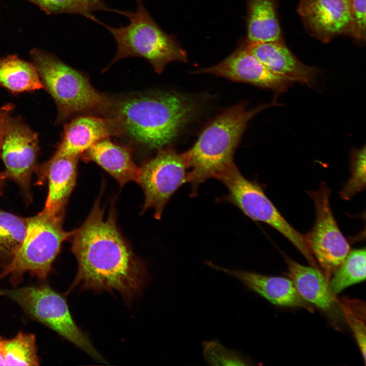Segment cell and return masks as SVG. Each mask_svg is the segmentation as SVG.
Listing matches in <instances>:
<instances>
[{
    "label": "cell",
    "mask_w": 366,
    "mask_h": 366,
    "mask_svg": "<svg viewBox=\"0 0 366 366\" xmlns=\"http://www.w3.org/2000/svg\"><path fill=\"white\" fill-rule=\"evenodd\" d=\"M72 237V251L78 264L74 285L116 291L127 301L142 289L146 281L145 269L121 236L113 211L105 219L97 200Z\"/></svg>",
    "instance_id": "6da1fadb"
},
{
    "label": "cell",
    "mask_w": 366,
    "mask_h": 366,
    "mask_svg": "<svg viewBox=\"0 0 366 366\" xmlns=\"http://www.w3.org/2000/svg\"><path fill=\"white\" fill-rule=\"evenodd\" d=\"M197 110L191 98L175 93L142 95L113 100L108 116L123 133L149 148L172 142Z\"/></svg>",
    "instance_id": "7a4b0ae2"
},
{
    "label": "cell",
    "mask_w": 366,
    "mask_h": 366,
    "mask_svg": "<svg viewBox=\"0 0 366 366\" xmlns=\"http://www.w3.org/2000/svg\"><path fill=\"white\" fill-rule=\"evenodd\" d=\"M277 100L248 110L238 103L218 115L200 134L187 151L190 163L189 182L191 196L197 195L199 186L235 164L234 153L250 120L261 111L279 105Z\"/></svg>",
    "instance_id": "3957f363"
},
{
    "label": "cell",
    "mask_w": 366,
    "mask_h": 366,
    "mask_svg": "<svg viewBox=\"0 0 366 366\" xmlns=\"http://www.w3.org/2000/svg\"><path fill=\"white\" fill-rule=\"evenodd\" d=\"M31 54L43 88L56 103V124L80 114L108 116L113 100L96 89L84 75L52 55L37 50Z\"/></svg>",
    "instance_id": "277c9868"
},
{
    "label": "cell",
    "mask_w": 366,
    "mask_h": 366,
    "mask_svg": "<svg viewBox=\"0 0 366 366\" xmlns=\"http://www.w3.org/2000/svg\"><path fill=\"white\" fill-rule=\"evenodd\" d=\"M135 12L115 10L127 17L126 26L113 27L98 20L115 40L117 48L110 65L128 57H141L148 61L158 73L173 62H186V52L174 38L165 33L156 23L145 8L142 0H136Z\"/></svg>",
    "instance_id": "5b68a950"
},
{
    "label": "cell",
    "mask_w": 366,
    "mask_h": 366,
    "mask_svg": "<svg viewBox=\"0 0 366 366\" xmlns=\"http://www.w3.org/2000/svg\"><path fill=\"white\" fill-rule=\"evenodd\" d=\"M63 217L43 209L37 215L27 218L22 244L12 261L3 268L0 280L8 276L12 278L20 277L25 272L41 280L46 279L62 243L74 233V230H64Z\"/></svg>",
    "instance_id": "8992f818"
},
{
    "label": "cell",
    "mask_w": 366,
    "mask_h": 366,
    "mask_svg": "<svg viewBox=\"0 0 366 366\" xmlns=\"http://www.w3.org/2000/svg\"><path fill=\"white\" fill-rule=\"evenodd\" d=\"M216 179L227 189L228 194L225 200L234 204L253 220L265 223L274 228L296 247L311 266L319 268L308 246L306 234L297 231L286 221L257 182L243 176L235 164Z\"/></svg>",
    "instance_id": "52a82bcc"
},
{
    "label": "cell",
    "mask_w": 366,
    "mask_h": 366,
    "mask_svg": "<svg viewBox=\"0 0 366 366\" xmlns=\"http://www.w3.org/2000/svg\"><path fill=\"white\" fill-rule=\"evenodd\" d=\"M0 295L16 302L34 318L56 331L96 360L104 361L88 338L75 324L66 300L50 287L43 285L2 290Z\"/></svg>",
    "instance_id": "ba28073f"
},
{
    "label": "cell",
    "mask_w": 366,
    "mask_h": 366,
    "mask_svg": "<svg viewBox=\"0 0 366 366\" xmlns=\"http://www.w3.org/2000/svg\"><path fill=\"white\" fill-rule=\"evenodd\" d=\"M189 158L187 151L179 153L171 147L159 149L156 156L140 168L138 183L145 194L144 210L152 208L160 219L174 193L189 182Z\"/></svg>",
    "instance_id": "9c48e42d"
},
{
    "label": "cell",
    "mask_w": 366,
    "mask_h": 366,
    "mask_svg": "<svg viewBox=\"0 0 366 366\" xmlns=\"http://www.w3.org/2000/svg\"><path fill=\"white\" fill-rule=\"evenodd\" d=\"M316 209L312 230L306 234L312 255L328 280L350 252V246L341 232L330 204V190L322 182L317 190L308 191Z\"/></svg>",
    "instance_id": "30bf717a"
},
{
    "label": "cell",
    "mask_w": 366,
    "mask_h": 366,
    "mask_svg": "<svg viewBox=\"0 0 366 366\" xmlns=\"http://www.w3.org/2000/svg\"><path fill=\"white\" fill-rule=\"evenodd\" d=\"M38 136L20 117H11L2 145L1 158L7 178L15 181L29 202L31 177L37 166Z\"/></svg>",
    "instance_id": "8fae6325"
},
{
    "label": "cell",
    "mask_w": 366,
    "mask_h": 366,
    "mask_svg": "<svg viewBox=\"0 0 366 366\" xmlns=\"http://www.w3.org/2000/svg\"><path fill=\"white\" fill-rule=\"evenodd\" d=\"M297 11L308 32L322 42L353 36L350 0H300Z\"/></svg>",
    "instance_id": "7c38bea8"
},
{
    "label": "cell",
    "mask_w": 366,
    "mask_h": 366,
    "mask_svg": "<svg viewBox=\"0 0 366 366\" xmlns=\"http://www.w3.org/2000/svg\"><path fill=\"white\" fill-rule=\"evenodd\" d=\"M195 73L248 83L277 93L286 92L291 84L269 71L243 45L219 64Z\"/></svg>",
    "instance_id": "4fadbf2b"
},
{
    "label": "cell",
    "mask_w": 366,
    "mask_h": 366,
    "mask_svg": "<svg viewBox=\"0 0 366 366\" xmlns=\"http://www.w3.org/2000/svg\"><path fill=\"white\" fill-rule=\"evenodd\" d=\"M242 45L269 71L291 83L311 86L316 81L318 70L299 60L283 41Z\"/></svg>",
    "instance_id": "5bb4252c"
},
{
    "label": "cell",
    "mask_w": 366,
    "mask_h": 366,
    "mask_svg": "<svg viewBox=\"0 0 366 366\" xmlns=\"http://www.w3.org/2000/svg\"><path fill=\"white\" fill-rule=\"evenodd\" d=\"M79 157L53 155L47 162L37 165L38 183L48 181V193L44 209L64 217L69 197L76 184Z\"/></svg>",
    "instance_id": "9a60e30c"
},
{
    "label": "cell",
    "mask_w": 366,
    "mask_h": 366,
    "mask_svg": "<svg viewBox=\"0 0 366 366\" xmlns=\"http://www.w3.org/2000/svg\"><path fill=\"white\" fill-rule=\"evenodd\" d=\"M122 133L110 117L81 115L65 125L62 139L54 155L79 157L97 142Z\"/></svg>",
    "instance_id": "2e32d148"
},
{
    "label": "cell",
    "mask_w": 366,
    "mask_h": 366,
    "mask_svg": "<svg viewBox=\"0 0 366 366\" xmlns=\"http://www.w3.org/2000/svg\"><path fill=\"white\" fill-rule=\"evenodd\" d=\"M207 264L236 279L272 303L282 306L307 307L290 279L267 276L240 269H230L211 262H207Z\"/></svg>",
    "instance_id": "e0dca14e"
},
{
    "label": "cell",
    "mask_w": 366,
    "mask_h": 366,
    "mask_svg": "<svg viewBox=\"0 0 366 366\" xmlns=\"http://www.w3.org/2000/svg\"><path fill=\"white\" fill-rule=\"evenodd\" d=\"M83 154L85 160L96 163L121 187L131 181L138 182L140 168L133 162L131 151L127 147L106 138L96 143Z\"/></svg>",
    "instance_id": "ac0fdd59"
},
{
    "label": "cell",
    "mask_w": 366,
    "mask_h": 366,
    "mask_svg": "<svg viewBox=\"0 0 366 366\" xmlns=\"http://www.w3.org/2000/svg\"><path fill=\"white\" fill-rule=\"evenodd\" d=\"M288 276L300 297L324 310L329 309L335 302L326 277L320 270L301 265L285 257Z\"/></svg>",
    "instance_id": "d6986e66"
},
{
    "label": "cell",
    "mask_w": 366,
    "mask_h": 366,
    "mask_svg": "<svg viewBox=\"0 0 366 366\" xmlns=\"http://www.w3.org/2000/svg\"><path fill=\"white\" fill-rule=\"evenodd\" d=\"M246 43L282 41L276 0H248Z\"/></svg>",
    "instance_id": "ffe728a7"
},
{
    "label": "cell",
    "mask_w": 366,
    "mask_h": 366,
    "mask_svg": "<svg viewBox=\"0 0 366 366\" xmlns=\"http://www.w3.org/2000/svg\"><path fill=\"white\" fill-rule=\"evenodd\" d=\"M0 87L17 94L40 89L43 85L33 63L11 55L0 57Z\"/></svg>",
    "instance_id": "44dd1931"
},
{
    "label": "cell",
    "mask_w": 366,
    "mask_h": 366,
    "mask_svg": "<svg viewBox=\"0 0 366 366\" xmlns=\"http://www.w3.org/2000/svg\"><path fill=\"white\" fill-rule=\"evenodd\" d=\"M27 218L0 209V266L3 268L13 259L25 237Z\"/></svg>",
    "instance_id": "7402d4cb"
},
{
    "label": "cell",
    "mask_w": 366,
    "mask_h": 366,
    "mask_svg": "<svg viewBox=\"0 0 366 366\" xmlns=\"http://www.w3.org/2000/svg\"><path fill=\"white\" fill-rule=\"evenodd\" d=\"M365 279V249H356L349 252L333 273L329 285L332 292L336 294Z\"/></svg>",
    "instance_id": "603a6c76"
},
{
    "label": "cell",
    "mask_w": 366,
    "mask_h": 366,
    "mask_svg": "<svg viewBox=\"0 0 366 366\" xmlns=\"http://www.w3.org/2000/svg\"><path fill=\"white\" fill-rule=\"evenodd\" d=\"M5 365H38L36 338L34 334L19 332L14 338L4 340Z\"/></svg>",
    "instance_id": "cb8c5ba5"
},
{
    "label": "cell",
    "mask_w": 366,
    "mask_h": 366,
    "mask_svg": "<svg viewBox=\"0 0 366 366\" xmlns=\"http://www.w3.org/2000/svg\"><path fill=\"white\" fill-rule=\"evenodd\" d=\"M46 12L52 13H68L82 15L96 21L92 12L112 11L102 0H32Z\"/></svg>",
    "instance_id": "d4e9b609"
},
{
    "label": "cell",
    "mask_w": 366,
    "mask_h": 366,
    "mask_svg": "<svg viewBox=\"0 0 366 366\" xmlns=\"http://www.w3.org/2000/svg\"><path fill=\"white\" fill-rule=\"evenodd\" d=\"M340 304L343 314L357 342L365 363V304L362 300L343 298Z\"/></svg>",
    "instance_id": "484cf974"
},
{
    "label": "cell",
    "mask_w": 366,
    "mask_h": 366,
    "mask_svg": "<svg viewBox=\"0 0 366 366\" xmlns=\"http://www.w3.org/2000/svg\"><path fill=\"white\" fill-rule=\"evenodd\" d=\"M365 146L353 148L350 155L351 176L340 191L344 200H349L365 187Z\"/></svg>",
    "instance_id": "4316f807"
},
{
    "label": "cell",
    "mask_w": 366,
    "mask_h": 366,
    "mask_svg": "<svg viewBox=\"0 0 366 366\" xmlns=\"http://www.w3.org/2000/svg\"><path fill=\"white\" fill-rule=\"evenodd\" d=\"M205 361L211 365H246L250 364L243 355L229 349L219 342L210 341L203 344Z\"/></svg>",
    "instance_id": "83f0119b"
},
{
    "label": "cell",
    "mask_w": 366,
    "mask_h": 366,
    "mask_svg": "<svg viewBox=\"0 0 366 366\" xmlns=\"http://www.w3.org/2000/svg\"><path fill=\"white\" fill-rule=\"evenodd\" d=\"M353 21L352 37L359 42H364L366 36L365 0H350Z\"/></svg>",
    "instance_id": "f1b7e54d"
},
{
    "label": "cell",
    "mask_w": 366,
    "mask_h": 366,
    "mask_svg": "<svg viewBox=\"0 0 366 366\" xmlns=\"http://www.w3.org/2000/svg\"><path fill=\"white\" fill-rule=\"evenodd\" d=\"M14 108L15 105L11 103L0 106V158L4 137Z\"/></svg>",
    "instance_id": "f546056e"
},
{
    "label": "cell",
    "mask_w": 366,
    "mask_h": 366,
    "mask_svg": "<svg viewBox=\"0 0 366 366\" xmlns=\"http://www.w3.org/2000/svg\"><path fill=\"white\" fill-rule=\"evenodd\" d=\"M6 179L7 177L4 171L0 172V195H1L3 192V188Z\"/></svg>",
    "instance_id": "4dcf8cb0"
},
{
    "label": "cell",
    "mask_w": 366,
    "mask_h": 366,
    "mask_svg": "<svg viewBox=\"0 0 366 366\" xmlns=\"http://www.w3.org/2000/svg\"><path fill=\"white\" fill-rule=\"evenodd\" d=\"M4 339L0 337V365H5L4 358Z\"/></svg>",
    "instance_id": "1f68e13d"
}]
</instances>
